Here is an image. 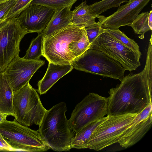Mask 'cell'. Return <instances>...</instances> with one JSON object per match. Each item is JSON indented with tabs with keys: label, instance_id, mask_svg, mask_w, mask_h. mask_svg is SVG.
<instances>
[{
	"label": "cell",
	"instance_id": "cell-1",
	"mask_svg": "<svg viewBox=\"0 0 152 152\" xmlns=\"http://www.w3.org/2000/svg\"><path fill=\"white\" fill-rule=\"evenodd\" d=\"M152 88L144 69L124 77L119 84L108 91L107 115L139 114L152 103Z\"/></svg>",
	"mask_w": 152,
	"mask_h": 152
},
{
	"label": "cell",
	"instance_id": "cell-2",
	"mask_svg": "<svg viewBox=\"0 0 152 152\" xmlns=\"http://www.w3.org/2000/svg\"><path fill=\"white\" fill-rule=\"evenodd\" d=\"M64 102L53 106L46 112L38 130L43 140L54 151H69L72 148L75 133L66 117Z\"/></svg>",
	"mask_w": 152,
	"mask_h": 152
},
{
	"label": "cell",
	"instance_id": "cell-3",
	"mask_svg": "<svg viewBox=\"0 0 152 152\" xmlns=\"http://www.w3.org/2000/svg\"><path fill=\"white\" fill-rule=\"evenodd\" d=\"M85 28L72 23L49 37L43 39L42 55L49 62L59 64H70L75 58L69 47L74 41L79 40Z\"/></svg>",
	"mask_w": 152,
	"mask_h": 152
},
{
	"label": "cell",
	"instance_id": "cell-4",
	"mask_svg": "<svg viewBox=\"0 0 152 152\" xmlns=\"http://www.w3.org/2000/svg\"><path fill=\"white\" fill-rule=\"evenodd\" d=\"M0 133L12 148V151H46L50 148L42 139L38 130L22 125L15 118L6 119L0 124Z\"/></svg>",
	"mask_w": 152,
	"mask_h": 152
},
{
	"label": "cell",
	"instance_id": "cell-5",
	"mask_svg": "<svg viewBox=\"0 0 152 152\" xmlns=\"http://www.w3.org/2000/svg\"><path fill=\"white\" fill-rule=\"evenodd\" d=\"M13 108L16 120L27 126L33 124L39 126L47 110L29 82L14 93Z\"/></svg>",
	"mask_w": 152,
	"mask_h": 152
},
{
	"label": "cell",
	"instance_id": "cell-6",
	"mask_svg": "<svg viewBox=\"0 0 152 152\" xmlns=\"http://www.w3.org/2000/svg\"><path fill=\"white\" fill-rule=\"evenodd\" d=\"M73 68L121 81L125 69L118 62L103 52L89 48L70 63Z\"/></svg>",
	"mask_w": 152,
	"mask_h": 152
},
{
	"label": "cell",
	"instance_id": "cell-7",
	"mask_svg": "<svg viewBox=\"0 0 152 152\" xmlns=\"http://www.w3.org/2000/svg\"><path fill=\"white\" fill-rule=\"evenodd\" d=\"M137 114L107 115V118L93 132L86 148L99 151L118 143L123 133Z\"/></svg>",
	"mask_w": 152,
	"mask_h": 152
},
{
	"label": "cell",
	"instance_id": "cell-8",
	"mask_svg": "<svg viewBox=\"0 0 152 152\" xmlns=\"http://www.w3.org/2000/svg\"><path fill=\"white\" fill-rule=\"evenodd\" d=\"M107 97L90 93L75 107L69 120L71 130L78 132L89 123L107 115Z\"/></svg>",
	"mask_w": 152,
	"mask_h": 152
},
{
	"label": "cell",
	"instance_id": "cell-9",
	"mask_svg": "<svg viewBox=\"0 0 152 152\" xmlns=\"http://www.w3.org/2000/svg\"><path fill=\"white\" fill-rule=\"evenodd\" d=\"M89 48L103 52L130 72L135 70L141 65V56L118 42L107 29L90 45Z\"/></svg>",
	"mask_w": 152,
	"mask_h": 152
},
{
	"label": "cell",
	"instance_id": "cell-10",
	"mask_svg": "<svg viewBox=\"0 0 152 152\" xmlns=\"http://www.w3.org/2000/svg\"><path fill=\"white\" fill-rule=\"evenodd\" d=\"M27 33L22 28L18 18L5 20L0 24V71L3 72L20 51V42Z\"/></svg>",
	"mask_w": 152,
	"mask_h": 152
},
{
	"label": "cell",
	"instance_id": "cell-11",
	"mask_svg": "<svg viewBox=\"0 0 152 152\" xmlns=\"http://www.w3.org/2000/svg\"><path fill=\"white\" fill-rule=\"evenodd\" d=\"M39 59L28 60L15 56L3 71L13 93L23 86L29 81L36 72L45 64Z\"/></svg>",
	"mask_w": 152,
	"mask_h": 152
},
{
	"label": "cell",
	"instance_id": "cell-12",
	"mask_svg": "<svg viewBox=\"0 0 152 152\" xmlns=\"http://www.w3.org/2000/svg\"><path fill=\"white\" fill-rule=\"evenodd\" d=\"M150 0H130L125 5L119 6L115 12L108 17L98 15V22L101 27L105 29H118L122 26H130Z\"/></svg>",
	"mask_w": 152,
	"mask_h": 152
},
{
	"label": "cell",
	"instance_id": "cell-13",
	"mask_svg": "<svg viewBox=\"0 0 152 152\" xmlns=\"http://www.w3.org/2000/svg\"><path fill=\"white\" fill-rule=\"evenodd\" d=\"M55 10L39 5H31L17 18L22 28L28 33H41L47 26Z\"/></svg>",
	"mask_w": 152,
	"mask_h": 152
},
{
	"label": "cell",
	"instance_id": "cell-14",
	"mask_svg": "<svg viewBox=\"0 0 152 152\" xmlns=\"http://www.w3.org/2000/svg\"><path fill=\"white\" fill-rule=\"evenodd\" d=\"M152 103L138 114L124 131L118 142L125 148L138 142L150 129L152 123Z\"/></svg>",
	"mask_w": 152,
	"mask_h": 152
},
{
	"label": "cell",
	"instance_id": "cell-15",
	"mask_svg": "<svg viewBox=\"0 0 152 152\" xmlns=\"http://www.w3.org/2000/svg\"><path fill=\"white\" fill-rule=\"evenodd\" d=\"M73 69L71 64L62 65L49 62L45 75L38 82V92L40 95L45 94L57 81Z\"/></svg>",
	"mask_w": 152,
	"mask_h": 152
},
{
	"label": "cell",
	"instance_id": "cell-16",
	"mask_svg": "<svg viewBox=\"0 0 152 152\" xmlns=\"http://www.w3.org/2000/svg\"><path fill=\"white\" fill-rule=\"evenodd\" d=\"M71 7H67L55 10L47 26L41 32L43 39L49 37L72 23Z\"/></svg>",
	"mask_w": 152,
	"mask_h": 152
},
{
	"label": "cell",
	"instance_id": "cell-17",
	"mask_svg": "<svg viewBox=\"0 0 152 152\" xmlns=\"http://www.w3.org/2000/svg\"><path fill=\"white\" fill-rule=\"evenodd\" d=\"M13 95V90L4 72L0 71V111L14 117Z\"/></svg>",
	"mask_w": 152,
	"mask_h": 152
},
{
	"label": "cell",
	"instance_id": "cell-18",
	"mask_svg": "<svg viewBox=\"0 0 152 152\" xmlns=\"http://www.w3.org/2000/svg\"><path fill=\"white\" fill-rule=\"evenodd\" d=\"M97 16L90 12L89 5L85 1L75 7L72 11V23L80 27L86 28L95 23Z\"/></svg>",
	"mask_w": 152,
	"mask_h": 152
},
{
	"label": "cell",
	"instance_id": "cell-19",
	"mask_svg": "<svg viewBox=\"0 0 152 152\" xmlns=\"http://www.w3.org/2000/svg\"><path fill=\"white\" fill-rule=\"evenodd\" d=\"M106 117L93 121L75 133L72 142V148L85 149L93 132L96 128L107 118Z\"/></svg>",
	"mask_w": 152,
	"mask_h": 152
},
{
	"label": "cell",
	"instance_id": "cell-20",
	"mask_svg": "<svg viewBox=\"0 0 152 152\" xmlns=\"http://www.w3.org/2000/svg\"><path fill=\"white\" fill-rule=\"evenodd\" d=\"M129 0H102L90 5V12L92 14L99 15L111 8L119 7L121 4Z\"/></svg>",
	"mask_w": 152,
	"mask_h": 152
},
{
	"label": "cell",
	"instance_id": "cell-21",
	"mask_svg": "<svg viewBox=\"0 0 152 152\" xmlns=\"http://www.w3.org/2000/svg\"><path fill=\"white\" fill-rule=\"evenodd\" d=\"M43 37L41 33L31 41L25 55L23 58L28 60H36L42 55Z\"/></svg>",
	"mask_w": 152,
	"mask_h": 152
},
{
	"label": "cell",
	"instance_id": "cell-22",
	"mask_svg": "<svg viewBox=\"0 0 152 152\" xmlns=\"http://www.w3.org/2000/svg\"><path fill=\"white\" fill-rule=\"evenodd\" d=\"M149 13L147 11L138 14L130 26L135 33L141 35L139 37L142 39L145 33L151 30L148 24Z\"/></svg>",
	"mask_w": 152,
	"mask_h": 152
},
{
	"label": "cell",
	"instance_id": "cell-23",
	"mask_svg": "<svg viewBox=\"0 0 152 152\" xmlns=\"http://www.w3.org/2000/svg\"><path fill=\"white\" fill-rule=\"evenodd\" d=\"M107 30L109 34L118 42L141 56L139 46L133 39L129 38L119 29Z\"/></svg>",
	"mask_w": 152,
	"mask_h": 152
},
{
	"label": "cell",
	"instance_id": "cell-24",
	"mask_svg": "<svg viewBox=\"0 0 152 152\" xmlns=\"http://www.w3.org/2000/svg\"><path fill=\"white\" fill-rule=\"evenodd\" d=\"M77 0H32L31 5H39L57 10L72 7Z\"/></svg>",
	"mask_w": 152,
	"mask_h": 152
},
{
	"label": "cell",
	"instance_id": "cell-25",
	"mask_svg": "<svg viewBox=\"0 0 152 152\" xmlns=\"http://www.w3.org/2000/svg\"><path fill=\"white\" fill-rule=\"evenodd\" d=\"M90 45L85 30L81 38L78 40L72 42L69 48L76 58L89 49Z\"/></svg>",
	"mask_w": 152,
	"mask_h": 152
},
{
	"label": "cell",
	"instance_id": "cell-26",
	"mask_svg": "<svg viewBox=\"0 0 152 152\" xmlns=\"http://www.w3.org/2000/svg\"><path fill=\"white\" fill-rule=\"evenodd\" d=\"M32 0H17L2 18L0 24L7 19L18 17L22 11L30 6Z\"/></svg>",
	"mask_w": 152,
	"mask_h": 152
},
{
	"label": "cell",
	"instance_id": "cell-27",
	"mask_svg": "<svg viewBox=\"0 0 152 152\" xmlns=\"http://www.w3.org/2000/svg\"><path fill=\"white\" fill-rule=\"evenodd\" d=\"M85 30L90 45L100 34L106 30L101 27V24L99 22L85 28Z\"/></svg>",
	"mask_w": 152,
	"mask_h": 152
},
{
	"label": "cell",
	"instance_id": "cell-28",
	"mask_svg": "<svg viewBox=\"0 0 152 152\" xmlns=\"http://www.w3.org/2000/svg\"><path fill=\"white\" fill-rule=\"evenodd\" d=\"M17 0H10L0 3V22L5 15L14 5Z\"/></svg>",
	"mask_w": 152,
	"mask_h": 152
},
{
	"label": "cell",
	"instance_id": "cell-29",
	"mask_svg": "<svg viewBox=\"0 0 152 152\" xmlns=\"http://www.w3.org/2000/svg\"><path fill=\"white\" fill-rule=\"evenodd\" d=\"M0 148L2 151H12V148L0 133Z\"/></svg>",
	"mask_w": 152,
	"mask_h": 152
},
{
	"label": "cell",
	"instance_id": "cell-30",
	"mask_svg": "<svg viewBox=\"0 0 152 152\" xmlns=\"http://www.w3.org/2000/svg\"><path fill=\"white\" fill-rule=\"evenodd\" d=\"M8 115V114L0 111V124L6 119Z\"/></svg>",
	"mask_w": 152,
	"mask_h": 152
},
{
	"label": "cell",
	"instance_id": "cell-31",
	"mask_svg": "<svg viewBox=\"0 0 152 152\" xmlns=\"http://www.w3.org/2000/svg\"><path fill=\"white\" fill-rule=\"evenodd\" d=\"M148 24L151 30L152 28V10L150 11L148 18Z\"/></svg>",
	"mask_w": 152,
	"mask_h": 152
},
{
	"label": "cell",
	"instance_id": "cell-32",
	"mask_svg": "<svg viewBox=\"0 0 152 152\" xmlns=\"http://www.w3.org/2000/svg\"><path fill=\"white\" fill-rule=\"evenodd\" d=\"M10 0H0V3L5 2Z\"/></svg>",
	"mask_w": 152,
	"mask_h": 152
},
{
	"label": "cell",
	"instance_id": "cell-33",
	"mask_svg": "<svg viewBox=\"0 0 152 152\" xmlns=\"http://www.w3.org/2000/svg\"><path fill=\"white\" fill-rule=\"evenodd\" d=\"M0 151H2L1 149V148H0Z\"/></svg>",
	"mask_w": 152,
	"mask_h": 152
},
{
	"label": "cell",
	"instance_id": "cell-34",
	"mask_svg": "<svg viewBox=\"0 0 152 152\" xmlns=\"http://www.w3.org/2000/svg\"><path fill=\"white\" fill-rule=\"evenodd\" d=\"M77 1L78 0H77Z\"/></svg>",
	"mask_w": 152,
	"mask_h": 152
}]
</instances>
